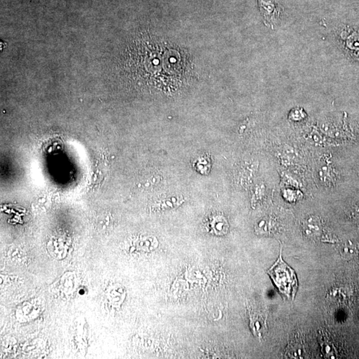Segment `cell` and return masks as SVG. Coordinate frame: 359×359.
<instances>
[{
  "label": "cell",
  "instance_id": "obj_3",
  "mask_svg": "<svg viewBox=\"0 0 359 359\" xmlns=\"http://www.w3.org/2000/svg\"><path fill=\"white\" fill-rule=\"evenodd\" d=\"M276 227V222L272 218L262 220L256 226V232L260 234H271L274 232Z\"/></svg>",
  "mask_w": 359,
  "mask_h": 359
},
{
  "label": "cell",
  "instance_id": "obj_5",
  "mask_svg": "<svg viewBox=\"0 0 359 359\" xmlns=\"http://www.w3.org/2000/svg\"><path fill=\"white\" fill-rule=\"evenodd\" d=\"M321 228V224L318 218H312L309 219L306 222L305 228L306 234L309 236H318L320 234Z\"/></svg>",
  "mask_w": 359,
  "mask_h": 359
},
{
  "label": "cell",
  "instance_id": "obj_7",
  "mask_svg": "<svg viewBox=\"0 0 359 359\" xmlns=\"http://www.w3.org/2000/svg\"><path fill=\"white\" fill-rule=\"evenodd\" d=\"M340 253L342 256L347 259L355 257L358 253L357 246L352 242L345 243L340 249Z\"/></svg>",
  "mask_w": 359,
  "mask_h": 359
},
{
  "label": "cell",
  "instance_id": "obj_4",
  "mask_svg": "<svg viewBox=\"0 0 359 359\" xmlns=\"http://www.w3.org/2000/svg\"><path fill=\"white\" fill-rule=\"evenodd\" d=\"M184 199L182 196H168L163 198L160 201L159 207L160 209L165 211V210L174 209L181 204L183 202Z\"/></svg>",
  "mask_w": 359,
  "mask_h": 359
},
{
  "label": "cell",
  "instance_id": "obj_1",
  "mask_svg": "<svg viewBox=\"0 0 359 359\" xmlns=\"http://www.w3.org/2000/svg\"><path fill=\"white\" fill-rule=\"evenodd\" d=\"M268 274L279 292L287 299H293L297 289V279L293 269L283 261L281 251L278 260L268 271Z\"/></svg>",
  "mask_w": 359,
  "mask_h": 359
},
{
  "label": "cell",
  "instance_id": "obj_6",
  "mask_svg": "<svg viewBox=\"0 0 359 359\" xmlns=\"http://www.w3.org/2000/svg\"><path fill=\"white\" fill-rule=\"evenodd\" d=\"M194 167L201 174L209 173L211 167V161L207 155H201L194 161Z\"/></svg>",
  "mask_w": 359,
  "mask_h": 359
},
{
  "label": "cell",
  "instance_id": "obj_2",
  "mask_svg": "<svg viewBox=\"0 0 359 359\" xmlns=\"http://www.w3.org/2000/svg\"><path fill=\"white\" fill-rule=\"evenodd\" d=\"M207 230L216 236H224L228 233L229 224L228 220L220 214H213L208 218L206 223Z\"/></svg>",
  "mask_w": 359,
  "mask_h": 359
},
{
  "label": "cell",
  "instance_id": "obj_8",
  "mask_svg": "<svg viewBox=\"0 0 359 359\" xmlns=\"http://www.w3.org/2000/svg\"><path fill=\"white\" fill-rule=\"evenodd\" d=\"M350 216L354 219H359V205L354 206L350 211Z\"/></svg>",
  "mask_w": 359,
  "mask_h": 359
}]
</instances>
